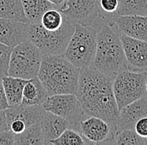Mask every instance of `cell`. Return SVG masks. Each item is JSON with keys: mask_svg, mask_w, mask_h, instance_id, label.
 Wrapping results in <instances>:
<instances>
[{"mask_svg": "<svg viewBox=\"0 0 147 145\" xmlns=\"http://www.w3.org/2000/svg\"><path fill=\"white\" fill-rule=\"evenodd\" d=\"M79 133L87 144H113L117 129L102 118L86 115L80 123Z\"/></svg>", "mask_w": 147, "mask_h": 145, "instance_id": "9", "label": "cell"}, {"mask_svg": "<svg viewBox=\"0 0 147 145\" xmlns=\"http://www.w3.org/2000/svg\"><path fill=\"white\" fill-rule=\"evenodd\" d=\"M45 111L66 119L69 128L79 132L80 123L86 116L76 94L64 93L49 96L42 104Z\"/></svg>", "mask_w": 147, "mask_h": 145, "instance_id": "8", "label": "cell"}, {"mask_svg": "<svg viewBox=\"0 0 147 145\" xmlns=\"http://www.w3.org/2000/svg\"><path fill=\"white\" fill-rule=\"evenodd\" d=\"M59 10L74 25L92 27L100 16L99 0H66Z\"/></svg>", "mask_w": 147, "mask_h": 145, "instance_id": "10", "label": "cell"}, {"mask_svg": "<svg viewBox=\"0 0 147 145\" xmlns=\"http://www.w3.org/2000/svg\"><path fill=\"white\" fill-rule=\"evenodd\" d=\"M0 18L29 23L21 0H0Z\"/></svg>", "mask_w": 147, "mask_h": 145, "instance_id": "20", "label": "cell"}, {"mask_svg": "<svg viewBox=\"0 0 147 145\" xmlns=\"http://www.w3.org/2000/svg\"><path fill=\"white\" fill-rule=\"evenodd\" d=\"M113 25L121 34L147 42V15H117Z\"/></svg>", "mask_w": 147, "mask_h": 145, "instance_id": "13", "label": "cell"}, {"mask_svg": "<svg viewBox=\"0 0 147 145\" xmlns=\"http://www.w3.org/2000/svg\"><path fill=\"white\" fill-rule=\"evenodd\" d=\"M113 82L112 78L93 66L84 68L80 71L76 96L87 116L100 118L116 127L119 110L114 94Z\"/></svg>", "mask_w": 147, "mask_h": 145, "instance_id": "1", "label": "cell"}, {"mask_svg": "<svg viewBox=\"0 0 147 145\" xmlns=\"http://www.w3.org/2000/svg\"><path fill=\"white\" fill-rule=\"evenodd\" d=\"M7 129H9V127L6 115V109L0 110V132Z\"/></svg>", "mask_w": 147, "mask_h": 145, "instance_id": "32", "label": "cell"}, {"mask_svg": "<svg viewBox=\"0 0 147 145\" xmlns=\"http://www.w3.org/2000/svg\"><path fill=\"white\" fill-rule=\"evenodd\" d=\"M15 134L10 130H3L0 132V145L14 144Z\"/></svg>", "mask_w": 147, "mask_h": 145, "instance_id": "29", "label": "cell"}, {"mask_svg": "<svg viewBox=\"0 0 147 145\" xmlns=\"http://www.w3.org/2000/svg\"><path fill=\"white\" fill-rule=\"evenodd\" d=\"M96 47V29L92 26L76 24L64 54L74 66L81 70L92 66L95 58Z\"/></svg>", "mask_w": 147, "mask_h": 145, "instance_id": "4", "label": "cell"}, {"mask_svg": "<svg viewBox=\"0 0 147 145\" xmlns=\"http://www.w3.org/2000/svg\"><path fill=\"white\" fill-rule=\"evenodd\" d=\"M64 20V14L59 9H52L46 11L43 14L40 24L48 30H56L62 26Z\"/></svg>", "mask_w": 147, "mask_h": 145, "instance_id": "25", "label": "cell"}, {"mask_svg": "<svg viewBox=\"0 0 147 145\" xmlns=\"http://www.w3.org/2000/svg\"><path fill=\"white\" fill-rule=\"evenodd\" d=\"M100 17L110 25H114V19L117 16L119 0H99Z\"/></svg>", "mask_w": 147, "mask_h": 145, "instance_id": "26", "label": "cell"}, {"mask_svg": "<svg viewBox=\"0 0 147 145\" xmlns=\"http://www.w3.org/2000/svg\"><path fill=\"white\" fill-rule=\"evenodd\" d=\"M43 54L29 39L13 48L9 76L30 80L38 77Z\"/></svg>", "mask_w": 147, "mask_h": 145, "instance_id": "6", "label": "cell"}, {"mask_svg": "<svg viewBox=\"0 0 147 145\" xmlns=\"http://www.w3.org/2000/svg\"><path fill=\"white\" fill-rule=\"evenodd\" d=\"M133 129L137 134L147 140V116H144L138 119Z\"/></svg>", "mask_w": 147, "mask_h": 145, "instance_id": "28", "label": "cell"}, {"mask_svg": "<svg viewBox=\"0 0 147 145\" xmlns=\"http://www.w3.org/2000/svg\"><path fill=\"white\" fill-rule=\"evenodd\" d=\"M27 81L28 80L10 76H4L2 79L9 107L17 106L22 103L23 91Z\"/></svg>", "mask_w": 147, "mask_h": 145, "instance_id": "18", "label": "cell"}, {"mask_svg": "<svg viewBox=\"0 0 147 145\" xmlns=\"http://www.w3.org/2000/svg\"><path fill=\"white\" fill-rule=\"evenodd\" d=\"M117 15H147V0H119Z\"/></svg>", "mask_w": 147, "mask_h": 145, "instance_id": "22", "label": "cell"}, {"mask_svg": "<svg viewBox=\"0 0 147 145\" xmlns=\"http://www.w3.org/2000/svg\"><path fill=\"white\" fill-rule=\"evenodd\" d=\"M9 108V102L6 97V94L4 91L3 85L2 80H0V110H4Z\"/></svg>", "mask_w": 147, "mask_h": 145, "instance_id": "31", "label": "cell"}, {"mask_svg": "<svg viewBox=\"0 0 147 145\" xmlns=\"http://www.w3.org/2000/svg\"><path fill=\"white\" fill-rule=\"evenodd\" d=\"M146 97H147V81H146Z\"/></svg>", "mask_w": 147, "mask_h": 145, "instance_id": "34", "label": "cell"}, {"mask_svg": "<svg viewBox=\"0 0 147 145\" xmlns=\"http://www.w3.org/2000/svg\"><path fill=\"white\" fill-rule=\"evenodd\" d=\"M53 145H84L88 144L82 135L72 128H67L54 140L50 142Z\"/></svg>", "mask_w": 147, "mask_h": 145, "instance_id": "24", "label": "cell"}, {"mask_svg": "<svg viewBox=\"0 0 147 145\" xmlns=\"http://www.w3.org/2000/svg\"><path fill=\"white\" fill-rule=\"evenodd\" d=\"M45 138L39 123H35L26 127L18 134H15L14 145H43Z\"/></svg>", "mask_w": 147, "mask_h": 145, "instance_id": "21", "label": "cell"}, {"mask_svg": "<svg viewBox=\"0 0 147 145\" xmlns=\"http://www.w3.org/2000/svg\"><path fill=\"white\" fill-rule=\"evenodd\" d=\"M80 71L64 54H44L38 78L49 96L64 93L76 94Z\"/></svg>", "mask_w": 147, "mask_h": 145, "instance_id": "3", "label": "cell"}, {"mask_svg": "<svg viewBox=\"0 0 147 145\" xmlns=\"http://www.w3.org/2000/svg\"><path fill=\"white\" fill-rule=\"evenodd\" d=\"M9 129L14 133V134H18V133H23L26 127H27V125L21 120H18V119H16V120H13L12 121L11 123H9Z\"/></svg>", "mask_w": 147, "mask_h": 145, "instance_id": "30", "label": "cell"}, {"mask_svg": "<svg viewBox=\"0 0 147 145\" xmlns=\"http://www.w3.org/2000/svg\"><path fill=\"white\" fill-rule=\"evenodd\" d=\"M49 2H50L51 3H53L57 7V9H59L66 2V0H48Z\"/></svg>", "mask_w": 147, "mask_h": 145, "instance_id": "33", "label": "cell"}, {"mask_svg": "<svg viewBox=\"0 0 147 145\" xmlns=\"http://www.w3.org/2000/svg\"><path fill=\"white\" fill-rule=\"evenodd\" d=\"M127 69L136 71H147V42L121 34Z\"/></svg>", "mask_w": 147, "mask_h": 145, "instance_id": "11", "label": "cell"}, {"mask_svg": "<svg viewBox=\"0 0 147 145\" xmlns=\"http://www.w3.org/2000/svg\"><path fill=\"white\" fill-rule=\"evenodd\" d=\"M49 93L38 77L28 80L23 91L22 104L33 106L42 105L49 97Z\"/></svg>", "mask_w": 147, "mask_h": 145, "instance_id": "17", "label": "cell"}, {"mask_svg": "<svg viewBox=\"0 0 147 145\" xmlns=\"http://www.w3.org/2000/svg\"><path fill=\"white\" fill-rule=\"evenodd\" d=\"M113 144L118 145H145L147 144L146 138L140 137L134 129H122L116 133Z\"/></svg>", "mask_w": 147, "mask_h": 145, "instance_id": "23", "label": "cell"}, {"mask_svg": "<svg viewBox=\"0 0 147 145\" xmlns=\"http://www.w3.org/2000/svg\"><path fill=\"white\" fill-rule=\"evenodd\" d=\"M93 27L97 31V47L92 66L114 80L119 71L127 69L119 32L100 16Z\"/></svg>", "mask_w": 147, "mask_h": 145, "instance_id": "2", "label": "cell"}, {"mask_svg": "<svg viewBox=\"0 0 147 145\" xmlns=\"http://www.w3.org/2000/svg\"><path fill=\"white\" fill-rule=\"evenodd\" d=\"M147 116V97L138 99L119 110L116 122L117 132L122 129H133L138 119Z\"/></svg>", "mask_w": 147, "mask_h": 145, "instance_id": "14", "label": "cell"}, {"mask_svg": "<svg viewBox=\"0 0 147 145\" xmlns=\"http://www.w3.org/2000/svg\"><path fill=\"white\" fill-rule=\"evenodd\" d=\"M45 112L42 105H33L28 106L24 104H19L17 106L9 107L6 109V115L8 123H11L13 120L23 121L27 127L39 123L40 118Z\"/></svg>", "mask_w": 147, "mask_h": 145, "instance_id": "16", "label": "cell"}, {"mask_svg": "<svg viewBox=\"0 0 147 145\" xmlns=\"http://www.w3.org/2000/svg\"><path fill=\"white\" fill-rule=\"evenodd\" d=\"M13 48L0 43V80L9 76L10 57Z\"/></svg>", "mask_w": 147, "mask_h": 145, "instance_id": "27", "label": "cell"}, {"mask_svg": "<svg viewBox=\"0 0 147 145\" xmlns=\"http://www.w3.org/2000/svg\"><path fill=\"white\" fill-rule=\"evenodd\" d=\"M147 71L125 69L115 77L113 90L119 110L146 97Z\"/></svg>", "mask_w": 147, "mask_h": 145, "instance_id": "7", "label": "cell"}, {"mask_svg": "<svg viewBox=\"0 0 147 145\" xmlns=\"http://www.w3.org/2000/svg\"><path fill=\"white\" fill-rule=\"evenodd\" d=\"M38 123L43 132L45 144H50L52 140L57 138L65 129L69 128L66 119L48 111L44 112Z\"/></svg>", "mask_w": 147, "mask_h": 145, "instance_id": "15", "label": "cell"}, {"mask_svg": "<svg viewBox=\"0 0 147 145\" xmlns=\"http://www.w3.org/2000/svg\"><path fill=\"white\" fill-rule=\"evenodd\" d=\"M29 23L0 18V43L15 47L28 39Z\"/></svg>", "mask_w": 147, "mask_h": 145, "instance_id": "12", "label": "cell"}, {"mask_svg": "<svg viewBox=\"0 0 147 145\" xmlns=\"http://www.w3.org/2000/svg\"><path fill=\"white\" fill-rule=\"evenodd\" d=\"M74 25L65 17L62 26L56 30H48L40 23H29L28 39L43 54H64L74 32Z\"/></svg>", "mask_w": 147, "mask_h": 145, "instance_id": "5", "label": "cell"}, {"mask_svg": "<svg viewBox=\"0 0 147 145\" xmlns=\"http://www.w3.org/2000/svg\"><path fill=\"white\" fill-rule=\"evenodd\" d=\"M24 14L29 23H40L46 11L57 7L48 0H21Z\"/></svg>", "mask_w": 147, "mask_h": 145, "instance_id": "19", "label": "cell"}]
</instances>
